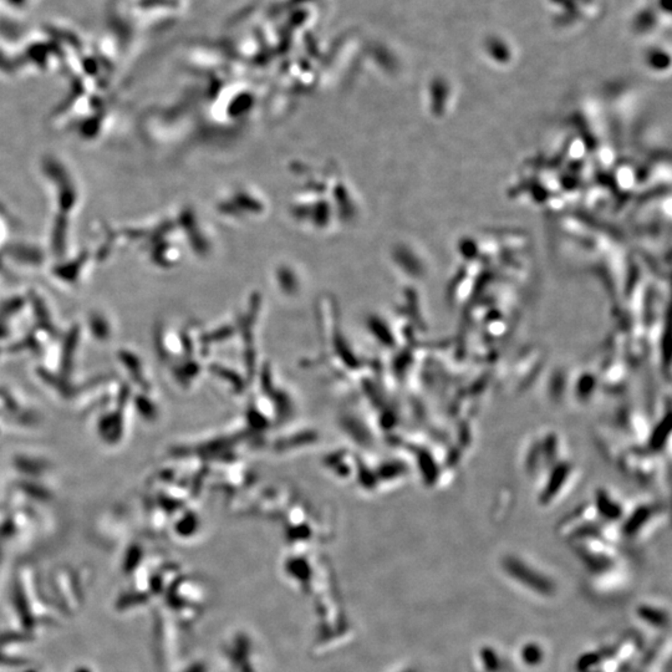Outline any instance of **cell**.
Instances as JSON below:
<instances>
[{
    "instance_id": "1",
    "label": "cell",
    "mask_w": 672,
    "mask_h": 672,
    "mask_svg": "<svg viewBox=\"0 0 672 672\" xmlns=\"http://www.w3.org/2000/svg\"><path fill=\"white\" fill-rule=\"evenodd\" d=\"M507 571L513 580L528 592H531V594H534L537 598L553 599L557 595L555 582L547 576L539 574L538 571H531L524 565L517 564V562H510L507 566Z\"/></svg>"
},
{
    "instance_id": "2",
    "label": "cell",
    "mask_w": 672,
    "mask_h": 672,
    "mask_svg": "<svg viewBox=\"0 0 672 672\" xmlns=\"http://www.w3.org/2000/svg\"><path fill=\"white\" fill-rule=\"evenodd\" d=\"M636 615L641 622L655 629H664L669 624L667 611L664 608L656 606V605L648 604V603L638 605Z\"/></svg>"
},
{
    "instance_id": "3",
    "label": "cell",
    "mask_w": 672,
    "mask_h": 672,
    "mask_svg": "<svg viewBox=\"0 0 672 672\" xmlns=\"http://www.w3.org/2000/svg\"><path fill=\"white\" fill-rule=\"evenodd\" d=\"M477 660L483 672H507V665L504 664L503 656L494 648H480Z\"/></svg>"
},
{
    "instance_id": "4",
    "label": "cell",
    "mask_w": 672,
    "mask_h": 672,
    "mask_svg": "<svg viewBox=\"0 0 672 672\" xmlns=\"http://www.w3.org/2000/svg\"><path fill=\"white\" fill-rule=\"evenodd\" d=\"M518 654L520 662L529 669H537L544 664L545 650L537 641H528L522 645Z\"/></svg>"
}]
</instances>
